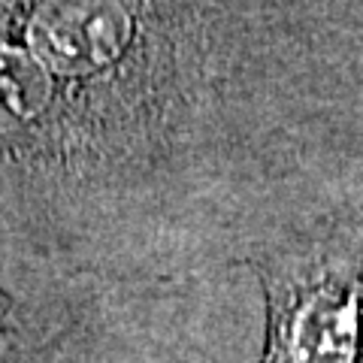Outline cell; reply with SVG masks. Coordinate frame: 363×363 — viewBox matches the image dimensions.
<instances>
[{
    "label": "cell",
    "instance_id": "6da1fadb",
    "mask_svg": "<svg viewBox=\"0 0 363 363\" xmlns=\"http://www.w3.org/2000/svg\"><path fill=\"white\" fill-rule=\"evenodd\" d=\"M303 4L363 64V0H303Z\"/></svg>",
    "mask_w": 363,
    "mask_h": 363
}]
</instances>
